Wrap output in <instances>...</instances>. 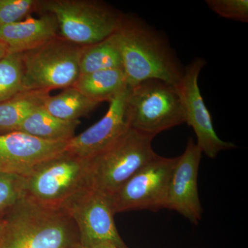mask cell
I'll return each mask as SVG.
<instances>
[{"mask_svg":"<svg viewBox=\"0 0 248 248\" xmlns=\"http://www.w3.org/2000/svg\"><path fill=\"white\" fill-rule=\"evenodd\" d=\"M114 36L128 86L152 79L179 86L184 68L169 42L157 31L140 18L124 15Z\"/></svg>","mask_w":248,"mask_h":248,"instance_id":"1","label":"cell"},{"mask_svg":"<svg viewBox=\"0 0 248 248\" xmlns=\"http://www.w3.org/2000/svg\"><path fill=\"white\" fill-rule=\"evenodd\" d=\"M0 248H76L78 227L63 209L24 197L5 217Z\"/></svg>","mask_w":248,"mask_h":248,"instance_id":"2","label":"cell"},{"mask_svg":"<svg viewBox=\"0 0 248 248\" xmlns=\"http://www.w3.org/2000/svg\"><path fill=\"white\" fill-rule=\"evenodd\" d=\"M93 170L92 159L65 151L24 177L25 197L46 206L62 208L74 196L94 186Z\"/></svg>","mask_w":248,"mask_h":248,"instance_id":"3","label":"cell"},{"mask_svg":"<svg viewBox=\"0 0 248 248\" xmlns=\"http://www.w3.org/2000/svg\"><path fill=\"white\" fill-rule=\"evenodd\" d=\"M125 111L130 128L153 138L185 123L179 89L159 79L145 80L129 88Z\"/></svg>","mask_w":248,"mask_h":248,"instance_id":"4","label":"cell"},{"mask_svg":"<svg viewBox=\"0 0 248 248\" xmlns=\"http://www.w3.org/2000/svg\"><path fill=\"white\" fill-rule=\"evenodd\" d=\"M53 15L63 39L81 46L99 43L118 30L124 14L105 3L89 0H50L39 4Z\"/></svg>","mask_w":248,"mask_h":248,"instance_id":"5","label":"cell"},{"mask_svg":"<svg viewBox=\"0 0 248 248\" xmlns=\"http://www.w3.org/2000/svg\"><path fill=\"white\" fill-rule=\"evenodd\" d=\"M84 48L58 36L22 53L24 91L49 93L74 86L80 76V59Z\"/></svg>","mask_w":248,"mask_h":248,"instance_id":"6","label":"cell"},{"mask_svg":"<svg viewBox=\"0 0 248 248\" xmlns=\"http://www.w3.org/2000/svg\"><path fill=\"white\" fill-rule=\"evenodd\" d=\"M153 139L130 128L110 146L91 158L94 187L112 195L157 156L152 145Z\"/></svg>","mask_w":248,"mask_h":248,"instance_id":"7","label":"cell"},{"mask_svg":"<svg viewBox=\"0 0 248 248\" xmlns=\"http://www.w3.org/2000/svg\"><path fill=\"white\" fill-rule=\"evenodd\" d=\"M62 209L76 223L85 247L109 244L128 248L116 227L110 195L93 186L74 196Z\"/></svg>","mask_w":248,"mask_h":248,"instance_id":"8","label":"cell"},{"mask_svg":"<svg viewBox=\"0 0 248 248\" xmlns=\"http://www.w3.org/2000/svg\"><path fill=\"white\" fill-rule=\"evenodd\" d=\"M178 157L159 155L110 195L114 213L166 208L170 180Z\"/></svg>","mask_w":248,"mask_h":248,"instance_id":"9","label":"cell"},{"mask_svg":"<svg viewBox=\"0 0 248 248\" xmlns=\"http://www.w3.org/2000/svg\"><path fill=\"white\" fill-rule=\"evenodd\" d=\"M205 65L202 58H195L184 68L178 86L185 111V123L192 127L197 137V145L210 159H215L222 151L234 149L231 142L223 141L214 128L213 120L204 102L199 86V76Z\"/></svg>","mask_w":248,"mask_h":248,"instance_id":"10","label":"cell"},{"mask_svg":"<svg viewBox=\"0 0 248 248\" xmlns=\"http://www.w3.org/2000/svg\"><path fill=\"white\" fill-rule=\"evenodd\" d=\"M202 154L193 139H189L185 151L178 156L173 170L166 202V209L180 214L194 225L198 224L203 216L198 190Z\"/></svg>","mask_w":248,"mask_h":248,"instance_id":"11","label":"cell"},{"mask_svg":"<svg viewBox=\"0 0 248 248\" xmlns=\"http://www.w3.org/2000/svg\"><path fill=\"white\" fill-rule=\"evenodd\" d=\"M66 145L21 131L0 134V173L27 177L42 162L66 151Z\"/></svg>","mask_w":248,"mask_h":248,"instance_id":"12","label":"cell"},{"mask_svg":"<svg viewBox=\"0 0 248 248\" xmlns=\"http://www.w3.org/2000/svg\"><path fill=\"white\" fill-rule=\"evenodd\" d=\"M129 88L127 86L109 103L108 110L100 120L67 141L66 151L81 158L91 159L130 128L125 111Z\"/></svg>","mask_w":248,"mask_h":248,"instance_id":"13","label":"cell"},{"mask_svg":"<svg viewBox=\"0 0 248 248\" xmlns=\"http://www.w3.org/2000/svg\"><path fill=\"white\" fill-rule=\"evenodd\" d=\"M58 22L53 15L45 14L40 17L27 16L14 24L0 26V41L9 53H25L45 45L58 37Z\"/></svg>","mask_w":248,"mask_h":248,"instance_id":"14","label":"cell"},{"mask_svg":"<svg viewBox=\"0 0 248 248\" xmlns=\"http://www.w3.org/2000/svg\"><path fill=\"white\" fill-rule=\"evenodd\" d=\"M127 86L123 69L112 68L80 75L73 86L91 100L100 104L110 103Z\"/></svg>","mask_w":248,"mask_h":248,"instance_id":"15","label":"cell"},{"mask_svg":"<svg viewBox=\"0 0 248 248\" xmlns=\"http://www.w3.org/2000/svg\"><path fill=\"white\" fill-rule=\"evenodd\" d=\"M80 121H66L49 114L43 107L36 109L19 125L23 132L49 141L66 142L75 136Z\"/></svg>","mask_w":248,"mask_h":248,"instance_id":"16","label":"cell"},{"mask_svg":"<svg viewBox=\"0 0 248 248\" xmlns=\"http://www.w3.org/2000/svg\"><path fill=\"white\" fill-rule=\"evenodd\" d=\"M48 93L25 90L0 103V132L17 131L19 125L33 111L43 107Z\"/></svg>","mask_w":248,"mask_h":248,"instance_id":"17","label":"cell"},{"mask_svg":"<svg viewBox=\"0 0 248 248\" xmlns=\"http://www.w3.org/2000/svg\"><path fill=\"white\" fill-rule=\"evenodd\" d=\"M99 104L86 97L74 86H71L56 95L47 96L43 108L57 118L76 121L89 115Z\"/></svg>","mask_w":248,"mask_h":248,"instance_id":"18","label":"cell"},{"mask_svg":"<svg viewBox=\"0 0 248 248\" xmlns=\"http://www.w3.org/2000/svg\"><path fill=\"white\" fill-rule=\"evenodd\" d=\"M112 68L123 69L122 56L114 34L99 43L84 46L80 59V75Z\"/></svg>","mask_w":248,"mask_h":248,"instance_id":"19","label":"cell"},{"mask_svg":"<svg viewBox=\"0 0 248 248\" xmlns=\"http://www.w3.org/2000/svg\"><path fill=\"white\" fill-rule=\"evenodd\" d=\"M23 91L22 54L9 53L0 60V103Z\"/></svg>","mask_w":248,"mask_h":248,"instance_id":"20","label":"cell"},{"mask_svg":"<svg viewBox=\"0 0 248 248\" xmlns=\"http://www.w3.org/2000/svg\"><path fill=\"white\" fill-rule=\"evenodd\" d=\"M24 184V177L0 173V219L25 197Z\"/></svg>","mask_w":248,"mask_h":248,"instance_id":"21","label":"cell"},{"mask_svg":"<svg viewBox=\"0 0 248 248\" xmlns=\"http://www.w3.org/2000/svg\"><path fill=\"white\" fill-rule=\"evenodd\" d=\"M39 3L35 0H0V26L20 22Z\"/></svg>","mask_w":248,"mask_h":248,"instance_id":"22","label":"cell"},{"mask_svg":"<svg viewBox=\"0 0 248 248\" xmlns=\"http://www.w3.org/2000/svg\"><path fill=\"white\" fill-rule=\"evenodd\" d=\"M206 4L222 17L239 22H248V0H207Z\"/></svg>","mask_w":248,"mask_h":248,"instance_id":"23","label":"cell"},{"mask_svg":"<svg viewBox=\"0 0 248 248\" xmlns=\"http://www.w3.org/2000/svg\"><path fill=\"white\" fill-rule=\"evenodd\" d=\"M8 53H9V50L7 47L1 41H0V60L4 58Z\"/></svg>","mask_w":248,"mask_h":248,"instance_id":"24","label":"cell"},{"mask_svg":"<svg viewBox=\"0 0 248 248\" xmlns=\"http://www.w3.org/2000/svg\"><path fill=\"white\" fill-rule=\"evenodd\" d=\"M4 219H0V239H1V236H2L3 232H4Z\"/></svg>","mask_w":248,"mask_h":248,"instance_id":"25","label":"cell"},{"mask_svg":"<svg viewBox=\"0 0 248 248\" xmlns=\"http://www.w3.org/2000/svg\"><path fill=\"white\" fill-rule=\"evenodd\" d=\"M92 248H118L115 247V246H112V245L102 244V245H99V246H95V247Z\"/></svg>","mask_w":248,"mask_h":248,"instance_id":"26","label":"cell"},{"mask_svg":"<svg viewBox=\"0 0 248 248\" xmlns=\"http://www.w3.org/2000/svg\"><path fill=\"white\" fill-rule=\"evenodd\" d=\"M76 248H88L85 247V246H82V245H81V244H80Z\"/></svg>","mask_w":248,"mask_h":248,"instance_id":"27","label":"cell"}]
</instances>
